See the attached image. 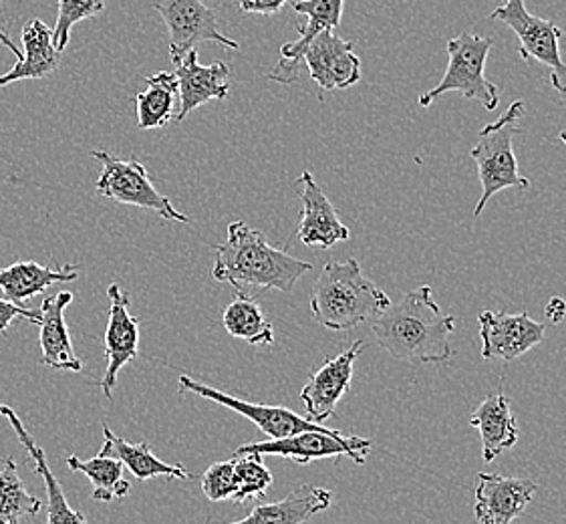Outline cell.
I'll return each mask as SVG.
<instances>
[{
  "mask_svg": "<svg viewBox=\"0 0 566 524\" xmlns=\"http://www.w3.org/2000/svg\"><path fill=\"white\" fill-rule=\"evenodd\" d=\"M212 279L234 286L239 296H252L261 291L291 293L301 276L313 271L311 262L274 249L261 230L244 220L228 227V239L216 244Z\"/></svg>",
  "mask_w": 566,
  "mask_h": 524,
  "instance_id": "6da1fadb",
  "label": "cell"
},
{
  "mask_svg": "<svg viewBox=\"0 0 566 524\" xmlns=\"http://www.w3.org/2000/svg\"><path fill=\"white\" fill-rule=\"evenodd\" d=\"M453 329L455 317L438 307L428 285L409 291L371 321V331L381 349L397 361L409 364L450 361Z\"/></svg>",
  "mask_w": 566,
  "mask_h": 524,
  "instance_id": "7a4b0ae2",
  "label": "cell"
},
{
  "mask_svg": "<svg viewBox=\"0 0 566 524\" xmlns=\"http://www.w3.org/2000/svg\"><path fill=\"white\" fill-rule=\"evenodd\" d=\"M389 305L391 298L363 274L355 259L327 262L311 296L313 317L331 331L355 329L365 321L377 319Z\"/></svg>",
  "mask_w": 566,
  "mask_h": 524,
  "instance_id": "3957f363",
  "label": "cell"
},
{
  "mask_svg": "<svg viewBox=\"0 0 566 524\" xmlns=\"http://www.w3.org/2000/svg\"><path fill=\"white\" fill-rule=\"evenodd\" d=\"M524 109V102L510 103L502 117L482 127L474 148L470 149V158L476 161L478 178L482 184V195L474 208V217H480L488 202L502 190H526L531 186V180L518 170V160L512 149L514 137L522 134Z\"/></svg>",
  "mask_w": 566,
  "mask_h": 524,
  "instance_id": "277c9868",
  "label": "cell"
},
{
  "mask_svg": "<svg viewBox=\"0 0 566 524\" xmlns=\"http://www.w3.org/2000/svg\"><path fill=\"white\" fill-rule=\"evenodd\" d=\"M494 41L490 36L462 33L448 41V69L442 81L430 90L419 95V105L430 107L431 103L446 93L458 92L465 99H474L482 103L488 112H494L499 107V87L486 80V61Z\"/></svg>",
  "mask_w": 566,
  "mask_h": 524,
  "instance_id": "5b68a950",
  "label": "cell"
},
{
  "mask_svg": "<svg viewBox=\"0 0 566 524\" xmlns=\"http://www.w3.org/2000/svg\"><path fill=\"white\" fill-rule=\"evenodd\" d=\"M91 156L97 161H102V174L95 182V192L107 200H114L119 205L137 206L149 212H156L158 217L166 220H174L180 224H188L190 220L178 212L170 200L164 195H159L156 186L149 180L148 170L136 156H132L129 161L115 158L109 151H91Z\"/></svg>",
  "mask_w": 566,
  "mask_h": 524,
  "instance_id": "8992f818",
  "label": "cell"
},
{
  "mask_svg": "<svg viewBox=\"0 0 566 524\" xmlns=\"http://www.w3.org/2000/svg\"><path fill=\"white\" fill-rule=\"evenodd\" d=\"M490 19L509 24L521 41L522 61H538L551 71V83L556 92L566 95V63L560 55L563 31L556 23L531 14L524 0H506L492 11Z\"/></svg>",
  "mask_w": 566,
  "mask_h": 524,
  "instance_id": "52a82bcc",
  "label": "cell"
},
{
  "mask_svg": "<svg viewBox=\"0 0 566 524\" xmlns=\"http://www.w3.org/2000/svg\"><path fill=\"white\" fill-rule=\"evenodd\" d=\"M374 444L359 436H343L339 430H311L295 433L279 440H264L252 444L240 446L237 452H256L261 457H283L306 467L315 460L325 458H352L355 464L363 467Z\"/></svg>",
  "mask_w": 566,
  "mask_h": 524,
  "instance_id": "ba28073f",
  "label": "cell"
},
{
  "mask_svg": "<svg viewBox=\"0 0 566 524\" xmlns=\"http://www.w3.org/2000/svg\"><path fill=\"white\" fill-rule=\"evenodd\" d=\"M154 9L168 27L174 65H180L190 51L206 41H214L228 49H240L234 39L218 29L216 12L206 7L202 0H156Z\"/></svg>",
  "mask_w": 566,
  "mask_h": 524,
  "instance_id": "9c48e42d",
  "label": "cell"
},
{
  "mask_svg": "<svg viewBox=\"0 0 566 524\" xmlns=\"http://www.w3.org/2000/svg\"><path fill=\"white\" fill-rule=\"evenodd\" d=\"M180 391L196 394L200 398L210 399L214 404H220L222 408L237 411L240 416H244L247 420L254 423L264 436H269V440H279V438H289L295 433L311 432V430H325L323 423L313 422L305 416H298L289 408H279V406H264V404H252L244 399L228 396L220 389L210 388L200 381H196L192 377L180 376L178 379Z\"/></svg>",
  "mask_w": 566,
  "mask_h": 524,
  "instance_id": "30bf717a",
  "label": "cell"
},
{
  "mask_svg": "<svg viewBox=\"0 0 566 524\" xmlns=\"http://www.w3.org/2000/svg\"><path fill=\"white\" fill-rule=\"evenodd\" d=\"M478 323L484 359L514 361L541 345L546 333V325L531 319L528 313L510 315L504 311H484L480 313Z\"/></svg>",
  "mask_w": 566,
  "mask_h": 524,
  "instance_id": "8fae6325",
  "label": "cell"
},
{
  "mask_svg": "<svg viewBox=\"0 0 566 524\" xmlns=\"http://www.w3.org/2000/svg\"><path fill=\"white\" fill-rule=\"evenodd\" d=\"M353 49L355 43L340 39L335 31H323L308 43L303 63L321 93L347 90L361 81V59Z\"/></svg>",
  "mask_w": 566,
  "mask_h": 524,
  "instance_id": "7c38bea8",
  "label": "cell"
},
{
  "mask_svg": "<svg viewBox=\"0 0 566 524\" xmlns=\"http://www.w3.org/2000/svg\"><path fill=\"white\" fill-rule=\"evenodd\" d=\"M345 0H293V11L306 17V23L298 27V39L281 46V59L269 73V80L291 85L301 77L303 55L308 43L323 31L339 29Z\"/></svg>",
  "mask_w": 566,
  "mask_h": 524,
  "instance_id": "4fadbf2b",
  "label": "cell"
},
{
  "mask_svg": "<svg viewBox=\"0 0 566 524\" xmlns=\"http://www.w3.org/2000/svg\"><path fill=\"white\" fill-rule=\"evenodd\" d=\"M109 317L105 329V357H107V371L102 381L105 398L114 399V388L117 386V376L125 365L134 361L139 355V321L129 315V295L119 285H109Z\"/></svg>",
  "mask_w": 566,
  "mask_h": 524,
  "instance_id": "5bb4252c",
  "label": "cell"
},
{
  "mask_svg": "<svg viewBox=\"0 0 566 524\" xmlns=\"http://www.w3.org/2000/svg\"><path fill=\"white\" fill-rule=\"evenodd\" d=\"M365 343H353L349 349L328 359L301 389V401L305 406L306 416L313 422L323 423L335 416L337 404L352 389L353 367L363 352Z\"/></svg>",
  "mask_w": 566,
  "mask_h": 524,
  "instance_id": "9a60e30c",
  "label": "cell"
},
{
  "mask_svg": "<svg viewBox=\"0 0 566 524\" xmlns=\"http://www.w3.org/2000/svg\"><path fill=\"white\" fill-rule=\"evenodd\" d=\"M538 484L528 479H510L490 472L478 474L474 514L480 524H512L524 514Z\"/></svg>",
  "mask_w": 566,
  "mask_h": 524,
  "instance_id": "2e32d148",
  "label": "cell"
},
{
  "mask_svg": "<svg viewBox=\"0 0 566 524\" xmlns=\"http://www.w3.org/2000/svg\"><path fill=\"white\" fill-rule=\"evenodd\" d=\"M301 186V222H298V239L308 249H331L337 242L352 239V232L343 224L335 206L331 205L323 188L315 182L311 171H303L296 180Z\"/></svg>",
  "mask_w": 566,
  "mask_h": 524,
  "instance_id": "e0dca14e",
  "label": "cell"
},
{
  "mask_svg": "<svg viewBox=\"0 0 566 524\" xmlns=\"http://www.w3.org/2000/svg\"><path fill=\"white\" fill-rule=\"evenodd\" d=\"M180 85V109L176 122H184L193 109L210 102H222L230 95V69L227 63L202 65L196 49L190 51L180 65H176Z\"/></svg>",
  "mask_w": 566,
  "mask_h": 524,
  "instance_id": "ac0fdd59",
  "label": "cell"
},
{
  "mask_svg": "<svg viewBox=\"0 0 566 524\" xmlns=\"http://www.w3.org/2000/svg\"><path fill=\"white\" fill-rule=\"evenodd\" d=\"M71 293L46 296L41 305V364L57 369V371H75L83 369L80 357L75 355L67 323H65V308L71 305Z\"/></svg>",
  "mask_w": 566,
  "mask_h": 524,
  "instance_id": "d6986e66",
  "label": "cell"
},
{
  "mask_svg": "<svg viewBox=\"0 0 566 524\" xmlns=\"http://www.w3.org/2000/svg\"><path fill=\"white\" fill-rule=\"evenodd\" d=\"M333 492L313 484H301L283 501L256 504L244 518L227 524H305L315 514L327 511Z\"/></svg>",
  "mask_w": 566,
  "mask_h": 524,
  "instance_id": "ffe728a7",
  "label": "cell"
},
{
  "mask_svg": "<svg viewBox=\"0 0 566 524\" xmlns=\"http://www.w3.org/2000/svg\"><path fill=\"white\" fill-rule=\"evenodd\" d=\"M470 426L476 428L482 438L484 462H494L500 454L514 448L521 438L518 423L504 394L488 396L470 416Z\"/></svg>",
  "mask_w": 566,
  "mask_h": 524,
  "instance_id": "44dd1931",
  "label": "cell"
},
{
  "mask_svg": "<svg viewBox=\"0 0 566 524\" xmlns=\"http://www.w3.org/2000/svg\"><path fill=\"white\" fill-rule=\"evenodd\" d=\"M2 416L9 420L12 430H14L17 438H19V442L23 444L24 450L29 452V458L33 460L34 472L43 479V484H45L46 489V514H49L46 516V524H90L87 518H85V514L81 513V511H73L69 506L67 496H65V492L61 489L59 480L55 479L53 470L49 467L45 450L34 442L31 433L27 432V428L21 422V418L17 416V411L9 408V406H4Z\"/></svg>",
  "mask_w": 566,
  "mask_h": 524,
  "instance_id": "7402d4cb",
  "label": "cell"
},
{
  "mask_svg": "<svg viewBox=\"0 0 566 524\" xmlns=\"http://www.w3.org/2000/svg\"><path fill=\"white\" fill-rule=\"evenodd\" d=\"M23 59L14 63V67L0 77V87L11 85L14 81L45 80L61 65V53L53 45V29L43 21L34 19L24 24Z\"/></svg>",
  "mask_w": 566,
  "mask_h": 524,
  "instance_id": "603a6c76",
  "label": "cell"
},
{
  "mask_svg": "<svg viewBox=\"0 0 566 524\" xmlns=\"http://www.w3.org/2000/svg\"><path fill=\"white\" fill-rule=\"evenodd\" d=\"M80 276L77 264H65L61 269H49L39 262L19 261L0 271V291L14 305L24 307L34 295L43 293L57 283H71Z\"/></svg>",
  "mask_w": 566,
  "mask_h": 524,
  "instance_id": "cb8c5ba5",
  "label": "cell"
},
{
  "mask_svg": "<svg viewBox=\"0 0 566 524\" xmlns=\"http://www.w3.org/2000/svg\"><path fill=\"white\" fill-rule=\"evenodd\" d=\"M99 457H109L119 460L137 480L156 479V476H168V479L190 480L192 472H188L181 464H168L159 460L146 442L132 444L125 442L124 438L115 436L107 423H103V446Z\"/></svg>",
  "mask_w": 566,
  "mask_h": 524,
  "instance_id": "d4e9b609",
  "label": "cell"
},
{
  "mask_svg": "<svg viewBox=\"0 0 566 524\" xmlns=\"http://www.w3.org/2000/svg\"><path fill=\"white\" fill-rule=\"evenodd\" d=\"M148 90L137 93L136 109L139 129H159L176 117V99H180V85L176 73L159 71L146 77Z\"/></svg>",
  "mask_w": 566,
  "mask_h": 524,
  "instance_id": "484cf974",
  "label": "cell"
},
{
  "mask_svg": "<svg viewBox=\"0 0 566 524\" xmlns=\"http://www.w3.org/2000/svg\"><path fill=\"white\" fill-rule=\"evenodd\" d=\"M67 467L73 472H83L91 480L93 501H124L132 491V484L124 479V464L115 458L97 454L91 460H81L77 457H69Z\"/></svg>",
  "mask_w": 566,
  "mask_h": 524,
  "instance_id": "4316f807",
  "label": "cell"
},
{
  "mask_svg": "<svg viewBox=\"0 0 566 524\" xmlns=\"http://www.w3.org/2000/svg\"><path fill=\"white\" fill-rule=\"evenodd\" d=\"M222 325L234 339H242L250 345L274 343V327L252 296L234 298L222 313Z\"/></svg>",
  "mask_w": 566,
  "mask_h": 524,
  "instance_id": "83f0119b",
  "label": "cell"
},
{
  "mask_svg": "<svg viewBox=\"0 0 566 524\" xmlns=\"http://www.w3.org/2000/svg\"><path fill=\"white\" fill-rule=\"evenodd\" d=\"M43 509V502L27 491L17 462L7 458L0 468V524H21Z\"/></svg>",
  "mask_w": 566,
  "mask_h": 524,
  "instance_id": "f1b7e54d",
  "label": "cell"
},
{
  "mask_svg": "<svg viewBox=\"0 0 566 524\" xmlns=\"http://www.w3.org/2000/svg\"><path fill=\"white\" fill-rule=\"evenodd\" d=\"M232 462H234V476H237V494L232 502L242 504L250 499H262L271 489L274 479H272L271 470L264 467L261 454L237 452Z\"/></svg>",
  "mask_w": 566,
  "mask_h": 524,
  "instance_id": "f546056e",
  "label": "cell"
},
{
  "mask_svg": "<svg viewBox=\"0 0 566 524\" xmlns=\"http://www.w3.org/2000/svg\"><path fill=\"white\" fill-rule=\"evenodd\" d=\"M105 11V0H59L57 24L53 29V45L65 51L75 24Z\"/></svg>",
  "mask_w": 566,
  "mask_h": 524,
  "instance_id": "4dcf8cb0",
  "label": "cell"
},
{
  "mask_svg": "<svg viewBox=\"0 0 566 524\" xmlns=\"http://www.w3.org/2000/svg\"><path fill=\"white\" fill-rule=\"evenodd\" d=\"M202 492L212 502L232 501L237 494V476L234 462H216L208 468L202 476Z\"/></svg>",
  "mask_w": 566,
  "mask_h": 524,
  "instance_id": "1f68e13d",
  "label": "cell"
},
{
  "mask_svg": "<svg viewBox=\"0 0 566 524\" xmlns=\"http://www.w3.org/2000/svg\"><path fill=\"white\" fill-rule=\"evenodd\" d=\"M14 319H29L31 323H34V325H39L41 311L19 307V305H14L12 301L0 298V333H4V331L9 329V325H11Z\"/></svg>",
  "mask_w": 566,
  "mask_h": 524,
  "instance_id": "d6a6232c",
  "label": "cell"
},
{
  "mask_svg": "<svg viewBox=\"0 0 566 524\" xmlns=\"http://www.w3.org/2000/svg\"><path fill=\"white\" fill-rule=\"evenodd\" d=\"M289 0H239L240 11L252 14H276Z\"/></svg>",
  "mask_w": 566,
  "mask_h": 524,
  "instance_id": "836d02e7",
  "label": "cell"
},
{
  "mask_svg": "<svg viewBox=\"0 0 566 524\" xmlns=\"http://www.w3.org/2000/svg\"><path fill=\"white\" fill-rule=\"evenodd\" d=\"M544 315H546V319L551 321L553 325H558L560 321L565 319L566 301H563L560 296H553V298L546 303Z\"/></svg>",
  "mask_w": 566,
  "mask_h": 524,
  "instance_id": "e575fe53",
  "label": "cell"
},
{
  "mask_svg": "<svg viewBox=\"0 0 566 524\" xmlns=\"http://www.w3.org/2000/svg\"><path fill=\"white\" fill-rule=\"evenodd\" d=\"M0 43H2V45L7 46V49L11 51L17 61H21V59H23V51H21V49H17V45L12 43L11 39H9L7 34L2 33V29H0Z\"/></svg>",
  "mask_w": 566,
  "mask_h": 524,
  "instance_id": "d590c367",
  "label": "cell"
},
{
  "mask_svg": "<svg viewBox=\"0 0 566 524\" xmlns=\"http://www.w3.org/2000/svg\"><path fill=\"white\" fill-rule=\"evenodd\" d=\"M558 137H560V142H563V144H565V146H566V129H565V132H563V134H560V136H558Z\"/></svg>",
  "mask_w": 566,
  "mask_h": 524,
  "instance_id": "8d00e7d4",
  "label": "cell"
},
{
  "mask_svg": "<svg viewBox=\"0 0 566 524\" xmlns=\"http://www.w3.org/2000/svg\"><path fill=\"white\" fill-rule=\"evenodd\" d=\"M2 410H4V404H0V416H2Z\"/></svg>",
  "mask_w": 566,
  "mask_h": 524,
  "instance_id": "74e56055",
  "label": "cell"
}]
</instances>
